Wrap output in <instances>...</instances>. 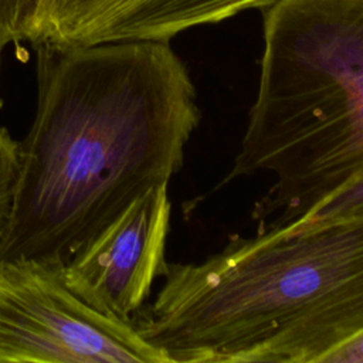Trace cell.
Returning a JSON list of instances; mask_svg holds the SVG:
<instances>
[{
    "mask_svg": "<svg viewBox=\"0 0 363 363\" xmlns=\"http://www.w3.org/2000/svg\"><path fill=\"white\" fill-rule=\"evenodd\" d=\"M37 109L0 259L64 264L183 167L200 123L196 86L169 41L33 44Z\"/></svg>",
    "mask_w": 363,
    "mask_h": 363,
    "instance_id": "cell-1",
    "label": "cell"
},
{
    "mask_svg": "<svg viewBox=\"0 0 363 363\" xmlns=\"http://www.w3.org/2000/svg\"><path fill=\"white\" fill-rule=\"evenodd\" d=\"M162 277L132 323L169 363H323L363 332V218L234 235Z\"/></svg>",
    "mask_w": 363,
    "mask_h": 363,
    "instance_id": "cell-2",
    "label": "cell"
},
{
    "mask_svg": "<svg viewBox=\"0 0 363 363\" xmlns=\"http://www.w3.org/2000/svg\"><path fill=\"white\" fill-rule=\"evenodd\" d=\"M262 43L238 152L211 190L271 174L257 231L295 223L363 170V0H277Z\"/></svg>",
    "mask_w": 363,
    "mask_h": 363,
    "instance_id": "cell-3",
    "label": "cell"
},
{
    "mask_svg": "<svg viewBox=\"0 0 363 363\" xmlns=\"http://www.w3.org/2000/svg\"><path fill=\"white\" fill-rule=\"evenodd\" d=\"M169 363L132 320L86 305L62 264L0 259V363Z\"/></svg>",
    "mask_w": 363,
    "mask_h": 363,
    "instance_id": "cell-4",
    "label": "cell"
},
{
    "mask_svg": "<svg viewBox=\"0 0 363 363\" xmlns=\"http://www.w3.org/2000/svg\"><path fill=\"white\" fill-rule=\"evenodd\" d=\"M170 211L167 184L149 189L62 264L65 285L98 312L132 320L166 271Z\"/></svg>",
    "mask_w": 363,
    "mask_h": 363,
    "instance_id": "cell-5",
    "label": "cell"
},
{
    "mask_svg": "<svg viewBox=\"0 0 363 363\" xmlns=\"http://www.w3.org/2000/svg\"><path fill=\"white\" fill-rule=\"evenodd\" d=\"M277 0H115L79 47L116 41H169L197 26L241 11L267 9Z\"/></svg>",
    "mask_w": 363,
    "mask_h": 363,
    "instance_id": "cell-6",
    "label": "cell"
},
{
    "mask_svg": "<svg viewBox=\"0 0 363 363\" xmlns=\"http://www.w3.org/2000/svg\"><path fill=\"white\" fill-rule=\"evenodd\" d=\"M115 0H50L40 34L33 43L79 47Z\"/></svg>",
    "mask_w": 363,
    "mask_h": 363,
    "instance_id": "cell-7",
    "label": "cell"
},
{
    "mask_svg": "<svg viewBox=\"0 0 363 363\" xmlns=\"http://www.w3.org/2000/svg\"><path fill=\"white\" fill-rule=\"evenodd\" d=\"M356 218H363V170L320 200L303 217L285 227L306 228Z\"/></svg>",
    "mask_w": 363,
    "mask_h": 363,
    "instance_id": "cell-8",
    "label": "cell"
},
{
    "mask_svg": "<svg viewBox=\"0 0 363 363\" xmlns=\"http://www.w3.org/2000/svg\"><path fill=\"white\" fill-rule=\"evenodd\" d=\"M50 0H0V50L10 43H34Z\"/></svg>",
    "mask_w": 363,
    "mask_h": 363,
    "instance_id": "cell-9",
    "label": "cell"
},
{
    "mask_svg": "<svg viewBox=\"0 0 363 363\" xmlns=\"http://www.w3.org/2000/svg\"><path fill=\"white\" fill-rule=\"evenodd\" d=\"M18 172V142L0 126V235L6 230Z\"/></svg>",
    "mask_w": 363,
    "mask_h": 363,
    "instance_id": "cell-10",
    "label": "cell"
},
{
    "mask_svg": "<svg viewBox=\"0 0 363 363\" xmlns=\"http://www.w3.org/2000/svg\"><path fill=\"white\" fill-rule=\"evenodd\" d=\"M323 363H363V332L329 353Z\"/></svg>",
    "mask_w": 363,
    "mask_h": 363,
    "instance_id": "cell-11",
    "label": "cell"
},
{
    "mask_svg": "<svg viewBox=\"0 0 363 363\" xmlns=\"http://www.w3.org/2000/svg\"><path fill=\"white\" fill-rule=\"evenodd\" d=\"M0 52H1V50H0ZM1 105H3V101L0 99V108H1Z\"/></svg>",
    "mask_w": 363,
    "mask_h": 363,
    "instance_id": "cell-12",
    "label": "cell"
}]
</instances>
